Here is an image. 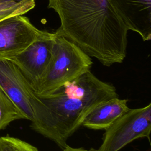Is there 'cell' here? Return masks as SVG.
I'll list each match as a JSON object with an SVG mask.
<instances>
[{"instance_id":"obj_1","label":"cell","mask_w":151,"mask_h":151,"mask_svg":"<svg viewBox=\"0 0 151 151\" xmlns=\"http://www.w3.org/2000/svg\"><path fill=\"white\" fill-rule=\"evenodd\" d=\"M48 8L60 19L56 34L104 66L123 61L129 30L107 0H48Z\"/></svg>"},{"instance_id":"obj_2","label":"cell","mask_w":151,"mask_h":151,"mask_svg":"<svg viewBox=\"0 0 151 151\" xmlns=\"http://www.w3.org/2000/svg\"><path fill=\"white\" fill-rule=\"evenodd\" d=\"M117 97L112 84L90 71L50 93H34L31 101L34 119L30 127L63 149L93 109Z\"/></svg>"},{"instance_id":"obj_3","label":"cell","mask_w":151,"mask_h":151,"mask_svg":"<svg viewBox=\"0 0 151 151\" xmlns=\"http://www.w3.org/2000/svg\"><path fill=\"white\" fill-rule=\"evenodd\" d=\"M93 61L77 45L54 32L51 59L35 93L52 92L90 71Z\"/></svg>"},{"instance_id":"obj_4","label":"cell","mask_w":151,"mask_h":151,"mask_svg":"<svg viewBox=\"0 0 151 151\" xmlns=\"http://www.w3.org/2000/svg\"><path fill=\"white\" fill-rule=\"evenodd\" d=\"M151 103L129 109L105 130L103 142L98 151H119L133 140L146 137L150 142Z\"/></svg>"},{"instance_id":"obj_5","label":"cell","mask_w":151,"mask_h":151,"mask_svg":"<svg viewBox=\"0 0 151 151\" xmlns=\"http://www.w3.org/2000/svg\"><path fill=\"white\" fill-rule=\"evenodd\" d=\"M50 32L37 28L23 15L0 20V58L9 59Z\"/></svg>"},{"instance_id":"obj_6","label":"cell","mask_w":151,"mask_h":151,"mask_svg":"<svg viewBox=\"0 0 151 151\" xmlns=\"http://www.w3.org/2000/svg\"><path fill=\"white\" fill-rule=\"evenodd\" d=\"M54 33L37 40L21 52L8 60L12 61L36 91L48 66Z\"/></svg>"},{"instance_id":"obj_7","label":"cell","mask_w":151,"mask_h":151,"mask_svg":"<svg viewBox=\"0 0 151 151\" xmlns=\"http://www.w3.org/2000/svg\"><path fill=\"white\" fill-rule=\"evenodd\" d=\"M0 86L31 122L34 119L31 101L34 90L18 67L3 58H0Z\"/></svg>"},{"instance_id":"obj_8","label":"cell","mask_w":151,"mask_h":151,"mask_svg":"<svg viewBox=\"0 0 151 151\" xmlns=\"http://www.w3.org/2000/svg\"><path fill=\"white\" fill-rule=\"evenodd\" d=\"M128 30L151 39V0H107Z\"/></svg>"},{"instance_id":"obj_9","label":"cell","mask_w":151,"mask_h":151,"mask_svg":"<svg viewBox=\"0 0 151 151\" xmlns=\"http://www.w3.org/2000/svg\"><path fill=\"white\" fill-rule=\"evenodd\" d=\"M127 102L117 97L99 104L87 116L82 126L93 130L107 129L130 109Z\"/></svg>"},{"instance_id":"obj_10","label":"cell","mask_w":151,"mask_h":151,"mask_svg":"<svg viewBox=\"0 0 151 151\" xmlns=\"http://www.w3.org/2000/svg\"><path fill=\"white\" fill-rule=\"evenodd\" d=\"M21 119L27 120L24 113L0 86V130L5 129L12 122Z\"/></svg>"},{"instance_id":"obj_11","label":"cell","mask_w":151,"mask_h":151,"mask_svg":"<svg viewBox=\"0 0 151 151\" xmlns=\"http://www.w3.org/2000/svg\"><path fill=\"white\" fill-rule=\"evenodd\" d=\"M35 0H0V20L24 15L35 7Z\"/></svg>"},{"instance_id":"obj_12","label":"cell","mask_w":151,"mask_h":151,"mask_svg":"<svg viewBox=\"0 0 151 151\" xmlns=\"http://www.w3.org/2000/svg\"><path fill=\"white\" fill-rule=\"evenodd\" d=\"M0 151H39L30 143L18 138L5 136L0 137Z\"/></svg>"},{"instance_id":"obj_13","label":"cell","mask_w":151,"mask_h":151,"mask_svg":"<svg viewBox=\"0 0 151 151\" xmlns=\"http://www.w3.org/2000/svg\"><path fill=\"white\" fill-rule=\"evenodd\" d=\"M63 151H98L97 150H95L94 149H91L90 150H87L84 148H75L72 147L68 145H66L63 149Z\"/></svg>"}]
</instances>
